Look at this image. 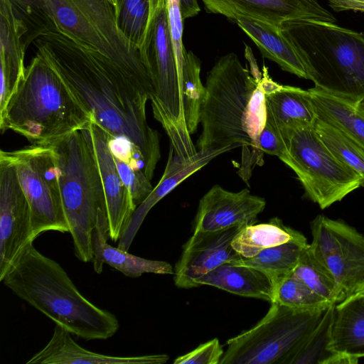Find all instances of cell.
Masks as SVG:
<instances>
[{"label":"cell","instance_id":"15","mask_svg":"<svg viewBox=\"0 0 364 364\" xmlns=\"http://www.w3.org/2000/svg\"><path fill=\"white\" fill-rule=\"evenodd\" d=\"M232 227L213 232H193L183 246L174 269V282L179 288L198 287L197 281L224 264L242 257L232 247V241L242 229Z\"/></svg>","mask_w":364,"mask_h":364},{"label":"cell","instance_id":"14","mask_svg":"<svg viewBox=\"0 0 364 364\" xmlns=\"http://www.w3.org/2000/svg\"><path fill=\"white\" fill-rule=\"evenodd\" d=\"M207 11L237 20L245 18L277 30L287 21L309 19L336 23L317 0H203Z\"/></svg>","mask_w":364,"mask_h":364},{"label":"cell","instance_id":"44","mask_svg":"<svg viewBox=\"0 0 364 364\" xmlns=\"http://www.w3.org/2000/svg\"><path fill=\"white\" fill-rule=\"evenodd\" d=\"M114 6H115L117 0H108Z\"/></svg>","mask_w":364,"mask_h":364},{"label":"cell","instance_id":"12","mask_svg":"<svg viewBox=\"0 0 364 364\" xmlns=\"http://www.w3.org/2000/svg\"><path fill=\"white\" fill-rule=\"evenodd\" d=\"M310 244L335 281L332 303L349 296L364 279V235L341 220L317 215L311 223Z\"/></svg>","mask_w":364,"mask_h":364},{"label":"cell","instance_id":"11","mask_svg":"<svg viewBox=\"0 0 364 364\" xmlns=\"http://www.w3.org/2000/svg\"><path fill=\"white\" fill-rule=\"evenodd\" d=\"M15 166L31 209V240L44 232H70L65 215L51 148L33 145L14 151H3Z\"/></svg>","mask_w":364,"mask_h":364},{"label":"cell","instance_id":"22","mask_svg":"<svg viewBox=\"0 0 364 364\" xmlns=\"http://www.w3.org/2000/svg\"><path fill=\"white\" fill-rule=\"evenodd\" d=\"M108 237L107 214L101 211L92 234V261L96 273L100 274L104 264H107L132 278L139 277L144 273L173 274V267L169 263L142 258L113 247L107 243Z\"/></svg>","mask_w":364,"mask_h":364},{"label":"cell","instance_id":"39","mask_svg":"<svg viewBox=\"0 0 364 364\" xmlns=\"http://www.w3.org/2000/svg\"><path fill=\"white\" fill-rule=\"evenodd\" d=\"M166 11L174 51L178 63L182 68L186 48L182 42L183 18L178 0H166Z\"/></svg>","mask_w":364,"mask_h":364},{"label":"cell","instance_id":"2","mask_svg":"<svg viewBox=\"0 0 364 364\" xmlns=\"http://www.w3.org/2000/svg\"><path fill=\"white\" fill-rule=\"evenodd\" d=\"M251 70L233 53L222 56L208 72L200 110L198 151L252 146L266 123L262 73L245 46Z\"/></svg>","mask_w":364,"mask_h":364},{"label":"cell","instance_id":"5","mask_svg":"<svg viewBox=\"0 0 364 364\" xmlns=\"http://www.w3.org/2000/svg\"><path fill=\"white\" fill-rule=\"evenodd\" d=\"M281 29L315 88L356 102L364 100V35L309 19L285 22Z\"/></svg>","mask_w":364,"mask_h":364},{"label":"cell","instance_id":"25","mask_svg":"<svg viewBox=\"0 0 364 364\" xmlns=\"http://www.w3.org/2000/svg\"><path fill=\"white\" fill-rule=\"evenodd\" d=\"M317 117L364 149V112L359 102L315 88L309 89Z\"/></svg>","mask_w":364,"mask_h":364},{"label":"cell","instance_id":"4","mask_svg":"<svg viewBox=\"0 0 364 364\" xmlns=\"http://www.w3.org/2000/svg\"><path fill=\"white\" fill-rule=\"evenodd\" d=\"M92 120L60 76L36 54L0 114V129L11 130L31 144L44 145L87 128Z\"/></svg>","mask_w":364,"mask_h":364},{"label":"cell","instance_id":"37","mask_svg":"<svg viewBox=\"0 0 364 364\" xmlns=\"http://www.w3.org/2000/svg\"><path fill=\"white\" fill-rule=\"evenodd\" d=\"M113 155V154H112ZM120 177L128 188L133 204L136 207L149 195L153 186L142 169L134 168L128 163L114 156Z\"/></svg>","mask_w":364,"mask_h":364},{"label":"cell","instance_id":"8","mask_svg":"<svg viewBox=\"0 0 364 364\" xmlns=\"http://www.w3.org/2000/svg\"><path fill=\"white\" fill-rule=\"evenodd\" d=\"M139 53L153 84L154 94L150 100L154 117L168 134L175 156L183 161L190 159L198 151L185 122L182 68L174 51L166 6L151 23Z\"/></svg>","mask_w":364,"mask_h":364},{"label":"cell","instance_id":"42","mask_svg":"<svg viewBox=\"0 0 364 364\" xmlns=\"http://www.w3.org/2000/svg\"><path fill=\"white\" fill-rule=\"evenodd\" d=\"M348 296L364 298V279L355 286Z\"/></svg>","mask_w":364,"mask_h":364},{"label":"cell","instance_id":"7","mask_svg":"<svg viewBox=\"0 0 364 364\" xmlns=\"http://www.w3.org/2000/svg\"><path fill=\"white\" fill-rule=\"evenodd\" d=\"M58 32L77 44L100 52L132 77L149 95L151 77L139 49L119 28L108 0H46Z\"/></svg>","mask_w":364,"mask_h":364},{"label":"cell","instance_id":"31","mask_svg":"<svg viewBox=\"0 0 364 364\" xmlns=\"http://www.w3.org/2000/svg\"><path fill=\"white\" fill-rule=\"evenodd\" d=\"M314 128L330 152L364 178V149L334 127L317 118Z\"/></svg>","mask_w":364,"mask_h":364},{"label":"cell","instance_id":"28","mask_svg":"<svg viewBox=\"0 0 364 364\" xmlns=\"http://www.w3.org/2000/svg\"><path fill=\"white\" fill-rule=\"evenodd\" d=\"M302 233L284 225L277 218L268 223L242 228L232 241L233 249L244 258H250L262 250L277 246L301 235Z\"/></svg>","mask_w":364,"mask_h":364},{"label":"cell","instance_id":"10","mask_svg":"<svg viewBox=\"0 0 364 364\" xmlns=\"http://www.w3.org/2000/svg\"><path fill=\"white\" fill-rule=\"evenodd\" d=\"M280 132L285 151L279 159L294 171L305 195L321 209L361 186L362 177L330 152L314 126Z\"/></svg>","mask_w":364,"mask_h":364},{"label":"cell","instance_id":"45","mask_svg":"<svg viewBox=\"0 0 364 364\" xmlns=\"http://www.w3.org/2000/svg\"><path fill=\"white\" fill-rule=\"evenodd\" d=\"M361 186H364V178L362 179V184H361Z\"/></svg>","mask_w":364,"mask_h":364},{"label":"cell","instance_id":"38","mask_svg":"<svg viewBox=\"0 0 364 364\" xmlns=\"http://www.w3.org/2000/svg\"><path fill=\"white\" fill-rule=\"evenodd\" d=\"M224 354L223 348L218 338L200 344L193 350L179 356L174 364H220Z\"/></svg>","mask_w":364,"mask_h":364},{"label":"cell","instance_id":"43","mask_svg":"<svg viewBox=\"0 0 364 364\" xmlns=\"http://www.w3.org/2000/svg\"><path fill=\"white\" fill-rule=\"evenodd\" d=\"M359 107L363 110V112H364V100L360 102H359Z\"/></svg>","mask_w":364,"mask_h":364},{"label":"cell","instance_id":"3","mask_svg":"<svg viewBox=\"0 0 364 364\" xmlns=\"http://www.w3.org/2000/svg\"><path fill=\"white\" fill-rule=\"evenodd\" d=\"M25 301L71 334L86 341L105 340L119 328L112 313L87 300L64 269L28 242L1 281Z\"/></svg>","mask_w":364,"mask_h":364},{"label":"cell","instance_id":"23","mask_svg":"<svg viewBox=\"0 0 364 364\" xmlns=\"http://www.w3.org/2000/svg\"><path fill=\"white\" fill-rule=\"evenodd\" d=\"M198 286L209 285L241 296L274 299V283L263 272L248 266L224 263L197 281Z\"/></svg>","mask_w":364,"mask_h":364},{"label":"cell","instance_id":"21","mask_svg":"<svg viewBox=\"0 0 364 364\" xmlns=\"http://www.w3.org/2000/svg\"><path fill=\"white\" fill-rule=\"evenodd\" d=\"M168 359L165 354L113 356L90 351L78 345L69 331L55 325L48 343L26 364H163Z\"/></svg>","mask_w":364,"mask_h":364},{"label":"cell","instance_id":"40","mask_svg":"<svg viewBox=\"0 0 364 364\" xmlns=\"http://www.w3.org/2000/svg\"><path fill=\"white\" fill-rule=\"evenodd\" d=\"M336 11H353L364 13V0H326Z\"/></svg>","mask_w":364,"mask_h":364},{"label":"cell","instance_id":"19","mask_svg":"<svg viewBox=\"0 0 364 364\" xmlns=\"http://www.w3.org/2000/svg\"><path fill=\"white\" fill-rule=\"evenodd\" d=\"M26 30L9 0H0V114L24 74Z\"/></svg>","mask_w":364,"mask_h":364},{"label":"cell","instance_id":"13","mask_svg":"<svg viewBox=\"0 0 364 364\" xmlns=\"http://www.w3.org/2000/svg\"><path fill=\"white\" fill-rule=\"evenodd\" d=\"M31 216L15 166L0 151V281L31 240Z\"/></svg>","mask_w":364,"mask_h":364},{"label":"cell","instance_id":"26","mask_svg":"<svg viewBox=\"0 0 364 364\" xmlns=\"http://www.w3.org/2000/svg\"><path fill=\"white\" fill-rule=\"evenodd\" d=\"M237 26L259 48L263 58L274 61L284 71L307 79L302 63L296 52L282 33L262 23L245 18L235 21Z\"/></svg>","mask_w":364,"mask_h":364},{"label":"cell","instance_id":"41","mask_svg":"<svg viewBox=\"0 0 364 364\" xmlns=\"http://www.w3.org/2000/svg\"><path fill=\"white\" fill-rule=\"evenodd\" d=\"M183 20L197 15L200 9L198 0H178Z\"/></svg>","mask_w":364,"mask_h":364},{"label":"cell","instance_id":"27","mask_svg":"<svg viewBox=\"0 0 364 364\" xmlns=\"http://www.w3.org/2000/svg\"><path fill=\"white\" fill-rule=\"evenodd\" d=\"M309 245L302 234L285 243L269 247L250 258L242 257L235 264L248 266L267 274L275 284L291 274L303 250Z\"/></svg>","mask_w":364,"mask_h":364},{"label":"cell","instance_id":"32","mask_svg":"<svg viewBox=\"0 0 364 364\" xmlns=\"http://www.w3.org/2000/svg\"><path fill=\"white\" fill-rule=\"evenodd\" d=\"M274 301L294 310L311 312L323 311L333 304L314 292L292 273L275 284Z\"/></svg>","mask_w":364,"mask_h":364},{"label":"cell","instance_id":"29","mask_svg":"<svg viewBox=\"0 0 364 364\" xmlns=\"http://www.w3.org/2000/svg\"><path fill=\"white\" fill-rule=\"evenodd\" d=\"M166 0H117V23L124 35L139 49L149 28Z\"/></svg>","mask_w":364,"mask_h":364},{"label":"cell","instance_id":"20","mask_svg":"<svg viewBox=\"0 0 364 364\" xmlns=\"http://www.w3.org/2000/svg\"><path fill=\"white\" fill-rule=\"evenodd\" d=\"M225 151V149L198 151L195 156L183 161L175 156L170 149L168 159L161 178L134 211L119 240L117 247L128 251L149 210L183 180Z\"/></svg>","mask_w":364,"mask_h":364},{"label":"cell","instance_id":"30","mask_svg":"<svg viewBox=\"0 0 364 364\" xmlns=\"http://www.w3.org/2000/svg\"><path fill=\"white\" fill-rule=\"evenodd\" d=\"M200 62L192 51L183 53L182 65V105L186 128L191 135L200 123L205 87L200 77Z\"/></svg>","mask_w":364,"mask_h":364},{"label":"cell","instance_id":"33","mask_svg":"<svg viewBox=\"0 0 364 364\" xmlns=\"http://www.w3.org/2000/svg\"><path fill=\"white\" fill-rule=\"evenodd\" d=\"M292 274L314 292L332 303L335 287L334 278L310 244L301 254Z\"/></svg>","mask_w":364,"mask_h":364},{"label":"cell","instance_id":"6","mask_svg":"<svg viewBox=\"0 0 364 364\" xmlns=\"http://www.w3.org/2000/svg\"><path fill=\"white\" fill-rule=\"evenodd\" d=\"M58 173L65 215L75 257L92 259V234L101 211L107 213L105 197L89 126L49 144Z\"/></svg>","mask_w":364,"mask_h":364},{"label":"cell","instance_id":"35","mask_svg":"<svg viewBox=\"0 0 364 364\" xmlns=\"http://www.w3.org/2000/svg\"><path fill=\"white\" fill-rule=\"evenodd\" d=\"M13 11L26 30L28 47L38 37L58 32L46 0H9Z\"/></svg>","mask_w":364,"mask_h":364},{"label":"cell","instance_id":"34","mask_svg":"<svg viewBox=\"0 0 364 364\" xmlns=\"http://www.w3.org/2000/svg\"><path fill=\"white\" fill-rule=\"evenodd\" d=\"M284 151L285 144L280 131L265 123L255 144L252 146L242 147L238 175L248 184L255 166L263 164L265 153L280 159Z\"/></svg>","mask_w":364,"mask_h":364},{"label":"cell","instance_id":"36","mask_svg":"<svg viewBox=\"0 0 364 364\" xmlns=\"http://www.w3.org/2000/svg\"><path fill=\"white\" fill-rule=\"evenodd\" d=\"M336 304H331L309 336L291 364H323L331 353L328 350Z\"/></svg>","mask_w":364,"mask_h":364},{"label":"cell","instance_id":"18","mask_svg":"<svg viewBox=\"0 0 364 364\" xmlns=\"http://www.w3.org/2000/svg\"><path fill=\"white\" fill-rule=\"evenodd\" d=\"M262 73L266 123L279 131L313 127L318 117L309 90L278 84L264 65Z\"/></svg>","mask_w":364,"mask_h":364},{"label":"cell","instance_id":"17","mask_svg":"<svg viewBox=\"0 0 364 364\" xmlns=\"http://www.w3.org/2000/svg\"><path fill=\"white\" fill-rule=\"evenodd\" d=\"M89 129L105 197L108 235L117 242L136 208L117 170L109 146L108 133L94 121Z\"/></svg>","mask_w":364,"mask_h":364},{"label":"cell","instance_id":"16","mask_svg":"<svg viewBox=\"0 0 364 364\" xmlns=\"http://www.w3.org/2000/svg\"><path fill=\"white\" fill-rule=\"evenodd\" d=\"M266 205L264 198L247 188L232 192L213 186L200 200L193 232H213L255 224Z\"/></svg>","mask_w":364,"mask_h":364},{"label":"cell","instance_id":"1","mask_svg":"<svg viewBox=\"0 0 364 364\" xmlns=\"http://www.w3.org/2000/svg\"><path fill=\"white\" fill-rule=\"evenodd\" d=\"M36 54L56 71L109 135L129 140L151 180L161 157L158 132L147 122L148 93L112 60L59 32L34 41Z\"/></svg>","mask_w":364,"mask_h":364},{"label":"cell","instance_id":"9","mask_svg":"<svg viewBox=\"0 0 364 364\" xmlns=\"http://www.w3.org/2000/svg\"><path fill=\"white\" fill-rule=\"evenodd\" d=\"M325 310L301 311L272 302L254 327L227 341L220 364H291Z\"/></svg>","mask_w":364,"mask_h":364},{"label":"cell","instance_id":"24","mask_svg":"<svg viewBox=\"0 0 364 364\" xmlns=\"http://www.w3.org/2000/svg\"><path fill=\"white\" fill-rule=\"evenodd\" d=\"M328 350L364 357V298L348 296L336 304Z\"/></svg>","mask_w":364,"mask_h":364}]
</instances>
